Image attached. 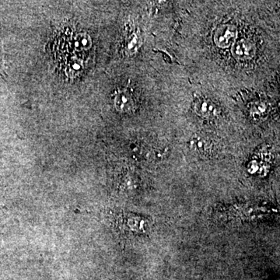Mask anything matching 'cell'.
<instances>
[{
	"mask_svg": "<svg viewBox=\"0 0 280 280\" xmlns=\"http://www.w3.org/2000/svg\"><path fill=\"white\" fill-rule=\"evenodd\" d=\"M139 45V37L136 34H132L128 39L127 42V49L128 53H133L138 49Z\"/></svg>",
	"mask_w": 280,
	"mask_h": 280,
	"instance_id": "ba28073f",
	"label": "cell"
},
{
	"mask_svg": "<svg viewBox=\"0 0 280 280\" xmlns=\"http://www.w3.org/2000/svg\"><path fill=\"white\" fill-rule=\"evenodd\" d=\"M91 37L88 33L79 32L75 36L73 40V47L76 52H85L92 47Z\"/></svg>",
	"mask_w": 280,
	"mask_h": 280,
	"instance_id": "8992f818",
	"label": "cell"
},
{
	"mask_svg": "<svg viewBox=\"0 0 280 280\" xmlns=\"http://www.w3.org/2000/svg\"><path fill=\"white\" fill-rule=\"evenodd\" d=\"M267 107L265 104L259 103L255 105L252 111V114L254 117L261 118L266 114Z\"/></svg>",
	"mask_w": 280,
	"mask_h": 280,
	"instance_id": "9c48e42d",
	"label": "cell"
},
{
	"mask_svg": "<svg viewBox=\"0 0 280 280\" xmlns=\"http://www.w3.org/2000/svg\"><path fill=\"white\" fill-rule=\"evenodd\" d=\"M191 146L199 154H207L211 147V144L206 137L197 135L192 139Z\"/></svg>",
	"mask_w": 280,
	"mask_h": 280,
	"instance_id": "52a82bcc",
	"label": "cell"
},
{
	"mask_svg": "<svg viewBox=\"0 0 280 280\" xmlns=\"http://www.w3.org/2000/svg\"><path fill=\"white\" fill-rule=\"evenodd\" d=\"M83 69H84V64H83V60L79 58H72L68 62L66 68H65V74L67 77L73 79L81 74Z\"/></svg>",
	"mask_w": 280,
	"mask_h": 280,
	"instance_id": "5b68a950",
	"label": "cell"
},
{
	"mask_svg": "<svg viewBox=\"0 0 280 280\" xmlns=\"http://www.w3.org/2000/svg\"><path fill=\"white\" fill-rule=\"evenodd\" d=\"M196 113L207 118H215L219 115L218 107L211 101L207 99H199L195 102Z\"/></svg>",
	"mask_w": 280,
	"mask_h": 280,
	"instance_id": "277c9868",
	"label": "cell"
},
{
	"mask_svg": "<svg viewBox=\"0 0 280 280\" xmlns=\"http://www.w3.org/2000/svg\"><path fill=\"white\" fill-rule=\"evenodd\" d=\"M234 56L241 60H248L255 56V47L251 41L241 39L234 43Z\"/></svg>",
	"mask_w": 280,
	"mask_h": 280,
	"instance_id": "3957f363",
	"label": "cell"
},
{
	"mask_svg": "<svg viewBox=\"0 0 280 280\" xmlns=\"http://www.w3.org/2000/svg\"><path fill=\"white\" fill-rule=\"evenodd\" d=\"M237 28L231 24H223L216 29L214 34L215 44L218 47L226 49L233 45L236 41Z\"/></svg>",
	"mask_w": 280,
	"mask_h": 280,
	"instance_id": "6da1fadb",
	"label": "cell"
},
{
	"mask_svg": "<svg viewBox=\"0 0 280 280\" xmlns=\"http://www.w3.org/2000/svg\"><path fill=\"white\" fill-rule=\"evenodd\" d=\"M114 107L120 113H129L134 109L133 98L127 91H119L115 95Z\"/></svg>",
	"mask_w": 280,
	"mask_h": 280,
	"instance_id": "7a4b0ae2",
	"label": "cell"
}]
</instances>
